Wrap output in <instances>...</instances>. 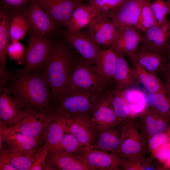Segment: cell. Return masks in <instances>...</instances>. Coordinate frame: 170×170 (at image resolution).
I'll list each match as a JSON object with an SVG mask.
<instances>
[{
  "mask_svg": "<svg viewBox=\"0 0 170 170\" xmlns=\"http://www.w3.org/2000/svg\"><path fill=\"white\" fill-rule=\"evenodd\" d=\"M2 88L17 100L24 110L49 114L54 111L55 99L42 69L24 68L8 71L7 83Z\"/></svg>",
  "mask_w": 170,
  "mask_h": 170,
  "instance_id": "6da1fadb",
  "label": "cell"
},
{
  "mask_svg": "<svg viewBox=\"0 0 170 170\" xmlns=\"http://www.w3.org/2000/svg\"><path fill=\"white\" fill-rule=\"evenodd\" d=\"M75 64L69 47L63 42L54 41L52 50L42 71L55 99L67 85Z\"/></svg>",
  "mask_w": 170,
  "mask_h": 170,
  "instance_id": "7a4b0ae2",
  "label": "cell"
},
{
  "mask_svg": "<svg viewBox=\"0 0 170 170\" xmlns=\"http://www.w3.org/2000/svg\"><path fill=\"white\" fill-rule=\"evenodd\" d=\"M103 93H71L63 91L55 99L53 112L67 118L92 113Z\"/></svg>",
  "mask_w": 170,
  "mask_h": 170,
  "instance_id": "3957f363",
  "label": "cell"
},
{
  "mask_svg": "<svg viewBox=\"0 0 170 170\" xmlns=\"http://www.w3.org/2000/svg\"><path fill=\"white\" fill-rule=\"evenodd\" d=\"M107 82L96 66L84 60L75 63L69 82L63 91L71 93H103Z\"/></svg>",
  "mask_w": 170,
  "mask_h": 170,
  "instance_id": "277c9868",
  "label": "cell"
},
{
  "mask_svg": "<svg viewBox=\"0 0 170 170\" xmlns=\"http://www.w3.org/2000/svg\"><path fill=\"white\" fill-rule=\"evenodd\" d=\"M29 33L23 60L25 68L28 70L42 69L51 51L54 41L51 36Z\"/></svg>",
  "mask_w": 170,
  "mask_h": 170,
  "instance_id": "5b68a950",
  "label": "cell"
},
{
  "mask_svg": "<svg viewBox=\"0 0 170 170\" xmlns=\"http://www.w3.org/2000/svg\"><path fill=\"white\" fill-rule=\"evenodd\" d=\"M85 162L90 170H117L121 167L122 158L118 154L84 146L76 155Z\"/></svg>",
  "mask_w": 170,
  "mask_h": 170,
  "instance_id": "8992f818",
  "label": "cell"
},
{
  "mask_svg": "<svg viewBox=\"0 0 170 170\" xmlns=\"http://www.w3.org/2000/svg\"><path fill=\"white\" fill-rule=\"evenodd\" d=\"M23 14L30 26L28 32L51 36L58 25L51 18L36 0H31Z\"/></svg>",
  "mask_w": 170,
  "mask_h": 170,
  "instance_id": "52a82bcc",
  "label": "cell"
},
{
  "mask_svg": "<svg viewBox=\"0 0 170 170\" xmlns=\"http://www.w3.org/2000/svg\"><path fill=\"white\" fill-rule=\"evenodd\" d=\"M133 118L122 122L127 133L121 144L117 153L122 158L140 157L143 156L146 151V144L135 126Z\"/></svg>",
  "mask_w": 170,
  "mask_h": 170,
  "instance_id": "ba28073f",
  "label": "cell"
},
{
  "mask_svg": "<svg viewBox=\"0 0 170 170\" xmlns=\"http://www.w3.org/2000/svg\"><path fill=\"white\" fill-rule=\"evenodd\" d=\"M90 36L98 44L111 45L115 40L118 30L111 20L108 13L97 14L88 25Z\"/></svg>",
  "mask_w": 170,
  "mask_h": 170,
  "instance_id": "9c48e42d",
  "label": "cell"
},
{
  "mask_svg": "<svg viewBox=\"0 0 170 170\" xmlns=\"http://www.w3.org/2000/svg\"><path fill=\"white\" fill-rule=\"evenodd\" d=\"M146 0H125L111 10L110 19L117 28L133 26L137 23Z\"/></svg>",
  "mask_w": 170,
  "mask_h": 170,
  "instance_id": "30bf717a",
  "label": "cell"
},
{
  "mask_svg": "<svg viewBox=\"0 0 170 170\" xmlns=\"http://www.w3.org/2000/svg\"><path fill=\"white\" fill-rule=\"evenodd\" d=\"M162 117L146 106L133 118L135 126L146 144L153 135L167 130V124Z\"/></svg>",
  "mask_w": 170,
  "mask_h": 170,
  "instance_id": "8fae6325",
  "label": "cell"
},
{
  "mask_svg": "<svg viewBox=\"0 0 170 170\" xmlns=\"http://www.w3.org/2000/svg\"><path fill=\"white\" fill-rule=\"evenodd\" d=\"M63 36L66 42L77 51L84 60L92 64H96L101 50L91 37L80 31L73 32L67 30Z\"/></svg>",
  "mask_w": 170,
  "mask_h": 170,
  "instance_id": "7c38bea8",
  "label": "cell"
},
{
  "mask_svg": "<svg viewBox=\"0 0 170 170\" xmlns=\"http://www.w3.org/2000/svg\"><path fill=\"white\" fill-rule=\"evenodd\" d=\"M132 59L155 75L162 72L169 61L167 53L153 49L141 42L135 51L133 58Z\"/></svg>",
  "mask_w": 170,
  "mask_h": 170,
  "instance_id": "4fadbf2b",
  "label": "cell"
},
{
  "mask_svg": "<svg viewBox=\"0 0 170 170\" xmlns=\"http://www.w3.org/2000/svg\"><path fill=\"white\" fill-rule=\"evenodd\" d=\"M42 141V138L29 136L12 128H6L2 144H4V147L14 151L34 155Z\"/></svg>",
  "mask_w": 170,
  "mask_h": 170,
  "instance_id": "5bb4252c",
  "label": "cell"
},
{
  "mask_svg": "<svg viewBox=\"0 0 170 170\" xmlns=\"http://www.w3.org/2000/svg\"><path fill=\"white\" fill-rule=\"evenodd\" d=\"M50 114L25 109L20 119L11 128L29 136L42 138Z\"/></svg>",
  "mask_w": 170,
  "mask_h": 170,
  "instance_id": "9a60e30c",
  "label": "cell"
},
{
  "mask_svg": "<svg viewBox=\"0 0 170 170\" xmlns=\"http://www.w3.org/2000/svg\"><path fill=\"white\" fill-rule=\"evenodd\" d=\"M96 128L88 115L67 118L66 131L72 134L85 146H91L96 137Z\"/></svg>",
  "mask_w": 170,
  "mask_h": 170,
  "instance_id": "2e32d148",
  "label": "cell"
},
{
  "mask_svg": "<svg viewBox=\"0 0 170 170\" xmlns=\"http://www.w3.org/2000/svg\"><path fill=\"white\" fill-rule=\"evenodd\" d=\"M116 37L110 45L116 53L132 59L141 41V36L138 29L133 26L118 29Z\"/></svg>",
  "mask_w": 170,
  "mask_h": 170,
  "instance_id": "e0dca14e",
  "label": "cell"
},
{
  "mask_svg": "<svg viewBox=\"0 0 170 170\" xmlns=\"http://www.w3.org/2000/svg\"><path fill=\"white\" fill-rule=\"evenodd\" d=\"M91 120L99 131L121 122L113 110L109 93L104 94L101 98L92 112Z\"/></svg>",
  "mask_w": 170,
  "mask_h": 170,
  "instance_id": "ac0fdd59",
  "label": "cell"
},
{
  "mask_svg": "<svg viewBox=\"0 0 170 170\" xmlns=\"http://www.w3.org/2000/svg\"><path fill=\"white\" fill-rule=\"evenodd\" d=\"M36 0L58 25L64 26L74 9L82 3L79 0Z\"/></svg>",
  "mask_w": 170,
  "mask_h": 170,
  "instance_id": "d6986e66",
  "label": "cell"
},
{
  "mask_svg": "<svg viewBox=\"0 0 170 170\" xmlns=\"http://www.w3.org/2000/svg\"><path fill=\"white\" fill-rule=\"evenodd\" d=\"M100 131L91 146L117 154L122 141L127 135L123 123L121 122L116 125Z\"/></svg>",
  "mask_w": 170,
  "mask_h": 170,
  "instance_id": "ffe728a7",
  "label": "cell"
},
{
  "mask_svg": "<svg viewBox=\"0 0 170 170\" xmlns=\"http://www.w3.org/2000/svg\"><path fill=\"white\" fill-rule=\"evenodd\" d=\"M24 109L21 104L3 88H0V122L7 128L14 126Z\"/></svg>",
  "mask_w": 170,
  "mask_h": 170,
  "instance_id": "44dd1931",
  "label": "cell"
},
{
  "mask_svg": "<svg viewBox=\"0 0 170 170\" xmlns=\"http://www.w3.org/2000/svg\"><path fill=\"white\" fill-rule=\"evenodd\" d=\"M67 119L56 112L50 115L42 137L48 152L53 150L62 139L66 131Z\"/></svg>",
  "mask_w": 170,
  "mask_h": 170,
  "instance_id": "7402d4cb",
  "label": "cell"
},
{
  "mask_svg": "<svg viewBox=\"0 0 170 170\" xmlns=\"http://www.w3.org/2000/svg\"><path fill=\"white\" fill-rule=\"evenodd\" d=\"M143 32L142 42L153 49L167 53L170 40V21L156 23Z\"/></svg>",
  "mask_w": 170,
  "mask_h": 170,
  "instance_id": "603a6c76",
  "label": "cell"
},
{
  "mask_svg": "<svg viewBox=\"0 0 170 170\" xmlns=\"http://www.w3.org/2000/svg\"><path fill=\"white\" fill-rule=\"evenodd\" d=\"M10 13L0 8V80L5 82L8 71L6 67L8 48L10 41Z\"/></svg>",
  "mask_w": 170,
  "mask_h": 170,
  "instance_id": "cb8c5ba5",
  "label": "cell"
},
{
  "mask_svg": "<svg viewBox=\"0 0 170 170\" xmlns=\"http://www.w3.org/2000/svg\"><path fill=\"white\" fill-rule=\"evenodd\" d=\"M99 12L89 4L79 5L73 10L70 18L64 25L67 30L76 32L89 24Z\"/></svg>",
  "mask_w": 170,
  "mask_h": 170,
  "instance_id": "d4e9b609",
  "label": "cell"
},
{
  "mask_svg": "<svg viewBox=\"0 0 170 170\" xmlns=\"http://www.w3.org/2000/svg\"><path fill=\"white\" fill-rule=\"evenodd\" d=\"M130 60L132 65V69L135 76L149 93L166 94L164 84L156 75L147 70L134 60Z\"/></svg>",
  "mask_w": 170,
  "mask_h": 170,
  "instance_id": "484cf974",
  "label": "cell"
},
{
  "mask_svg": "<svg viewBox=\"0 0 170 170\" xmlns=\"http://www.w3.org/2000/svg\"><path fill=\"white\" fill-rule=\"evenodd\" d=\"M47 158L57 170H90L85 162L75 155L60 152H49Z\"/></svg>",
  "mask_w": 170,
  "mask_h": 170,
  "instance_id": "4316f807",
  "label": "cell"
},
{
  "mask_svg": "<svg viewBox=\"0 0 170 170\" xmlns=\"http://www.w3.org/2000/svg\"><path fill=\"white\" fill-rule=\"evenodd\" d=\"M116 53L117 63L114 75L118 87L125 89L139 85L140 84L135 76L132 68L122 54Z\"/></svg>",
  "mask_w": 170,
  "mask_h": 170,
  "instance_id": "83f0119b",
  "label": "cell"
},
{
  "mask_svg": "<svg viewBox=\"0 0 170 170\" xmlns=\"http://www.w3.org/2000/svg\"><path fill=\"white\" fill-rule=\"evenodd\" d=\"M117 63V54L110 48L101 51L96 64L97 70L101 77L107 82L114 79Z\"/></svg>",
  "mask_w": 170,
  "mask_h": 170,
  "instance_id": "f1b7e54d",
  "label": "cell"
},
{
  "mask_svg": "<svg viewBox=\"0 0 170 170\" xmlns=\"http://www.w3.org/2000/svg\"><path fill=\"white\" fill-rule=\"evenodd\" d=\"M123 89L118 87L109 92L113 110L121 122L134 117L123 95Z\"/></svg>",
  "mask_w": 170,
  "mask_h": 170,
  "instance_id": "f546056e",
  "label": "cell"
},
{
  "mask_svg": "<svg viewBox=\"0 0 170 170\" xmlns=\"http://www.w3.org/2000/svg\"><path fill=\"white\" fill-rule=\"evenodd\" d=\"M29 29V25L23 13H10L9 34L11 42L23 39Z\"/></svg>",
  "mask_w": 170,
  "mask_h": 170,
  "instance_id": "4dcf8cb0",
  "label": "cell"
},
{
  "mask_svg": "<svg viewBox=\"0 0 170 170\" xmlns=\"http://www.w3.org/2000/svg\"><path fill=\"white\" fill-rule=\"evenodd\" d=\"M149 107L155 113L163 117L169 113L170 100L164 93H149L147 97Z\"/></svg>",
  "mask_w": 170,
  "mask_h": 170,
  "instance_id": "1f68e13d",
  "label": "cell"
},
{
  "mask_svg": "<svg viewBox=\"0 0 170 170\" xmlns=\"http://www.w3.org/2000/svg\"><path fill=\"white\" fill-rule=\"evenodd\" d=\"M85 146L71 133L65 132L59 144L52 151L75 155Z\"/></svg>",
  "mask_w": 170,
  "mask_h": 170,
  "instance_id": "d6a6232c",
  "label": "cell"
},
{
  "mask_svg": "<svg viewBox=\"0 0 170 170\" xmlns=\"http://www.w3.org/2000/svg\"><path fill=\"white\" fill-rule=\"evenodd\" d=\"M2 148L5 150L11 165L16 170H29L34 155L15 152L4 146Z\"/></svg>",
  "mask_w": 170,
  "mask_h": 170,
  "instance_id": "836d02e7",
  "label": "cell"
},
{
  "mask_svg": "<svg viewBox=\"0 0 170 170\" xmlns=\"http://www.w3.org/2000/svg\"><path fill=\"white\" fill-rule=\"evenodd\" d=\"M151 0H146L140 12L135 27L144 31L157 23L152 11Z\"/></svg>",
  "mask_w": 170,
  "mask_h": 170,
  "instance_id": "e575fe53",
  "label": "cell"
},
{
  "mask_svg": "<svg viewBox=\"0 0 170 170\" xmlns=\"http://www.w3.org/2000/svg\"><path fill=\"white\" fill-rule=\"evenodd\" d=\"M151 7L157 23L162 24L168 21L167 16L169 14V8L166 1L154 0L151 2Z\"/></svg>",
  "mask_w": 170,
  "mask_h": 170,
  "instance_id": "d590c367",
  "label": "cell"
},
{
  "mask_svg": "<svg viewBox=\"0 0 170 170\" xmlns=\"http://www.w3.org/2000/svg\"><path fill=\"white\" fill-rule=\"evenodd\" d=\"M122 159L121 167L124 170H153L156 168L150 165L149 161L143 156L134 159Z\"/></svg>",
  "mask_w": 170,
  "mask_h": 170,
  "instance_id": "8d00e7d4",
  "label": "cell"
},
{
  "mask_svg": "<svg viewBox=\"0 0 170 170\" xmlns=\"http://www.w3.org/2000/svg\"><path fill=\"white\" fill-rule=\"evenodd\" d=\"M31 0H0V8L10 13H23Z\"/></svg>",
  "mask_w": 170,
  "mask_h": 170,
  "instance_id": "74e56055",
  "label": "cell"
},
{
  "mask_svg": "<svg viewBox=\"0 0 170 170\" xmlns=\"http://www.w3.org/2000/svg\"><path fill=\"white\" fill-rule=\"evenodd\" d=\"M125 0H89V4L99 13H108Z\"/></svg>",
  "mask_w": 170,
  "mask_h": 170,
  "instance_id": "f35d334b",
  "label": "cell"
},
{
  "mask_svg": "<svg viewBox=\"0 0 170 170\" xmlns=\"http://www.w3.org/2000/svg\"><path fill=\"white\" fill-rule=\"evenodd\" d=\"M45 144L39 145L34 155L33 162L29 170H42L48 154Z\"/></svg>",
  "mask_w": 170,
  "mask_h": 170,
  "instance_id": "ab89813d",
  "label": "cell"
},
{
  "mask_svg": "<svg viewBox=\"0 0 170 170\" xmlns=\"http://www.w3.org/2000/svg\"><path fill=\"white\" fill-rule=\"evenodd\" d=\"M25 49L19 41L12 42L8 47V55L11 60L17 61L19 64H22Z\"/></svg>",
  "mask_w": 170,
  "mask_h": 170,
  "instance_id": "60d3db41",
  "label": "cell"
},
{
  "mask_svg": "<svg viewBox=\"0 0 170 170\" xmlns=\"http://www.w3.org/2000/svg\"><path fill=\"white\" fill-rule=\"evenodd\" d=\"M168 139V136L164 132L156 133L149 139L148 143L149 148L152 152L164 144Z\"/></svg>",
  "mask_w": 170,
  "mask_h": 170,
  "instance_id": "b9f144b4",
  "label": "cell"
},
{
  "mask_svg": "<svg viewBox=\"0 0 170 170\" xmlns=\"http://www.w3.org/2000/svg\"><path fill=\"white\" fill-rule=\"evenodd\" d=\"M0 150V170H16L11 165L5 150L2 148Z\"/></svg>",
  "mask_w": 170,
  "mask_h": 170,
  "instance_id": "7bdbcfd3",
  "label": "cell"
},
{
  "mask_svg": "<svg viewBox=\"0 0 170 170\" xmlns=\"http://www.w3.org/2000/svg\"><path fill=\"white\" fill-rule=\"evenodd\" d=\"M170 150L166 144H163L153 153L160 160L164 161L167 159Z\"/></svg>",
  "mask_w": 170,
  "mask_h": 170,
  "instance_id": "ee69618b",
  "label": "cell"
},
{
  "mask_svg": "<svg viewBox=\"0 0 170 170\" xmlns=\"http://www.w3.org/2000/svg\"><path fill=\"white\" fill-rule=\"evenodd\" d=\"M166 79V82L170 83V60L168 62L162 71Z\"/></svg>",
  "mask_w": 170,
  "mask_h": 170,
  "instance_id": "f6af8a7d",
  "label": "cell"
},
{
  "mask_svg": "<svg viewBox=\"0 0 170 170\" xmlns=\"http://www.w3.org/2000/svg\"><path fill=\"white\" fill-rule=\"evenodd\" d=\"M44 170H57V168L51 163L48 159L47 158L43 167Z\"/></svg>",
  "mask_w": 170,
  "mask_h": 170,
  "instance_id": "bcb514c9",
  "label": "cell"
},
{
  "mask_svg": "<svg viewBox=\"0 0 170 170\" xmlns=\"http://www.w3.org/2000/svg\"><path fill=\"white\" fill-rule=\"evenodd\" d=\"M7 128L3 124L0 122V150L2 148V141L5 130Z\"/></svg>",
  "mask_w": 170,
  "mask_h": 170,
  "instance_id": "7dc6e473",
  "label": "cell"
},
{
  "mask_svg": "<svg viewBox=\"0 0 170 170\" xmlns=\"http://www.w3.org/2000/svg\"><path fill=\"white\" fill-rule=\"evenodd\" d=\"M166 95L170 100V83L165 82L164 84Z\"/></svg>",
  "mask_w": 170,
  "mask_h": 170,
  "instance_id": "c3c4849f",
  "label": "cell"
},
{
  "mask_svg": "<svg viewBox=\"0 0 170 170\" xmlns=\"http://www.w3.org/2000/svg\"><path fill=\"white\" fill-rule=\"evenodd\" d=\"M167 54L168 56L169 59L170 60V40L169 41V43L168 45L167 51Z\"/></svg>",
  "mask_w": 170,
  "mask_h": 170,
  "instance_id": "681fc988",
  "label": "cell"
},
{
  "mask_svg": "<svg viewBox=\"0 0 170 170\" xmlns=\"http://www.w3.org/2000/svg\"><path fill=\"white\" fill-rule=\"evenodd\" d=\"M167 4L168 5L169 8V14L170 15V0H166Z\"/></svg>",
  "mask_w": 170,
  "mask_h": 170,
  "instance_id": "f907efd6",
  "label": "cell"
},
{
  "mask_svg": "<svg viewBox=\"0 0 170 170\" xmlns=\"http://www.w3.org/2000/svg\"><path fill=\"white\" fill-rule=\"evenodd\" d=\"M168 162H170V150L168 156L167 158V159Z\"/></svg>",
  "mask_w": 170,
  "mask_h": 170,
  "instance_id": "816d5d0a",
  "label": "cell"
},
{
  "mask_svg": "<svg viewBox=\"0 0 170 170\" xmlns=\"http://www.w3.org/2000/svg\"><path fill=\"white\" fill-rule=\"evenodd\" d=\"M80 0V1H82V0Z\"/></svg>",
  "mask_w": 170,
  "mask_h": 170,
  "instance_id": "f5cc1de1",
  "label": "cell"
},
{
  "mask_svg": "<svg viewBox=\"0 0 170 170\" xmlns=\"http://www.w3.org/2000/svg\"><path fill=\"white\" fill-rule=\"evenodd\" d=\"M88 1H89V0H88Z\"/></svg>",
  "mask_w": 170,
  "mask_h": 170,
  "instance_id": "db71d44e",
  "label": "cell"
}]
</instances>
